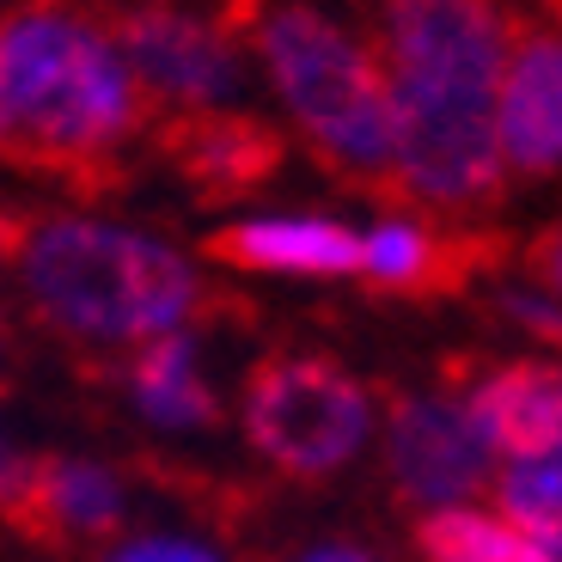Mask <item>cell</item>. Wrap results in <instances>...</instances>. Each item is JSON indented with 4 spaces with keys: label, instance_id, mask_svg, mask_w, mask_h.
Returning <instances> with one entry per match:
<instances>
[{
    "label": "cell",
    "instance_id": "obj_1",
    "mask_svg": "<svg viewBox=\"0 0 562 562\" xmlns=\"http://www.w3.org/2000/svg\"><path fill=\"white\" fill-rule=\"evenodd\" d=\"M502 0H373V61L392 99V178L409 209L471 214L502 196L495 74L507 61Z\"/></svg>",
    "mask_w": 562,
    "mask_h": 562
},
{
    "label": "cell",
    "instance_id": "obj_2",
    "mask_svg": "<svg viewBox=\"0 0 562 562\" xmlns=\"http://www.w3.org/2000/svg\"><path fill=\"white\" fill-rule=\"evenodd\" d=\"M154 116L147 92L99 19L61 0H31L0 19V128L7 159L99 190L111 154Z\"/></svg>",
    "mask_w": 562,
    "mask_h": 562
},
{
    "label": "cell",
    "instance_id": "obj_3",
    "mask_svg": "<svg viewBox=\"0 0 562 562\" xmlns=\"http://www.w3.org/2000/svg\"><path fill=\"white\" fill-rule=\"evenodd\" d=\"M0 251L19 263L37 318L92 349H147L159 337H183V324H196L209 306L196 263L92 214L0 221Z\"/></svg>",
    "mask_w": 562,
    "mask_h": 562
},
{
    "label": "cell",
    "instance_id": "obj_4",
    "mask_svg": "<svg viewBox=\"0 0 562 562\" xmlns=\"http://www.w3.org/2000/svg\"><path fill=\"white\" fill-rule=\"evenodd\" d=\"M257 61L276 86L281 111L300 123L312 154L342 178H392V99L385 74L355 31L324 19L318 7L281 0L245 19Z\"/></svg>",
    "mask_w": 562,
    "mask_h": 562
},
{
    "label": "cell",
    "instance_id": "obj_5",
    "mask_svg": "<svg viewBox=\"0 0 562 562\" xmlns=\"http://www.w3.org/2000/svg\"><path fill=\"white\" fill-rule=\"evenodd\" d=\"M245 440L294 483L349 471L373 440V392L324 355L257 361L239 397Z\"/></svg>",
    "mask_w": 562,
    "mask_h": 562
},
{
    "label": "cell",
    "instance_id": "obj_6",
    "mask_svg": "<svg viewBox=\"0 0 562 562\" xmlns=\"http://www.w3.org/2000/svg\"><path fill=\"white\" fill-rule=\"evenodd\" d=\"M104 37L147 92V104H171V111L196 116L221 111L245 86V56L239 37L202 13H183L178 0H116L104 19Z\"/></svg>",
    "mask_w": 562,
    "mask_h": 562
},
{
    "label": "cell",
    "instance_id": "obj_7",
    "mask_svg": "<svg viewBox=\"0 0 562 562\" xmlns=\"http://www.w3.org/2000/svg\"><path fill=\"white\" fill-rule=\"evenodd\" d=\"M385 471L409 507L447 514V507H477V495H490L495 459L483 452L459 397L428 392L397 397L385 409Z\"/></svg>",
    "mask_w": 562,
    "mask_h": 562
},
{
    "label": "cell",
    "instance_id": "obj_8",
    "mask_svg": "<svg viewBox=\"0 0 562 562\" xmlns=\"http://www.w3.org/2000/svg\"><path fill=\"white\" fill-rule=\"evenodd\" d=\"M495 147L507 178L562 171V31H514L495 74Z\"/></svg>",
    "mask_w": 562,
    "mask_h": 562
},
{
    "label": "cell",
    "instance_id": "obj_9",
    "mask_svg": "<svg viewBox=\"0 0 562 562\" xmlns=\"http://www.w3.org/2000/svg\"><path fill=\"white\" fill-rule=\"evenodd\" d=\"M459 404L495 464L562 459V361L550 355L490 367L471 380Z\"/></svg>",
    "mask_w": 562,
    "mask_h": 562
},
{
    "label": "cell",
    "instance_id": "obj_10",
    "mask_svg": "<svg viewBox=\"0 0 562 562\" xmlns=\"http://www.w3.org/2000/svg\"><path fill=\"white\" fill-rule=\"evenodd\" d=\"M202 251L226 269H257V276H306L337 281L361 276V233L337 214H257L209 233Z\"/></svg>",
    "mask_w": 562,
    "mask_h": 562
},
{
    "label": "cell",
    "instance_id": "obj_11",
    "mask_svg": "<svg viewBox=\"0 0 562 562\" xmlns=\"http://www.w3.org/2000/svg\"><path fill=\"white\" fill-rule=\"evenodd\" d=\"M159 147H166V159L196 183L209 202L245 196V190H257V183L281 166V135L263 116H245V111L166 116Z\"/></svg>",
    "mask_w": 562,
    "mask_h": 562
},
{
    "label": "cell",
    "instance_id": "obj_12",
    "mask_svg": "<svg viewBox=\"0 0 562 562\" xmlns=\"http://www.w3.org/2000/svg\"><path fill=\"white\" fill-rule=\"evenodd\" d=\"M123 483L92 459H31L25 464V490H19L13 514L19 532L43 538V544H99L123 526Z\"/></svg>",
    "mask_w": 562,
    "mask_h": 562
},
{
    "label": "cell",
    "instance_id": "obj_13",
    "mask_svg": "<svg viewBox=\"0 0 562 562\" xmlns=\"http://www.w3.org/2000/svg\"><path fill=\"white\" fill-rule=\"evenodd\" d=\"M464 245H452L435 221L385 214L361 233V281L380 294H447L464 281Z\"/></svg>",
    "mask_w": 562,
    "mask_h": 562
},
{
    "label": "cell",
    "instance_id": "obj_14",
    "mask_svg": "<svg viewBox=\"0 0 562 562\" xmlns=\"http://www.w3.org/2000/svg\"><path fill=\"white\" fill-rule=\"evenodd\" d=\"M128 397L159 428H214L221 422V397L202 380L196 342L190 337H159L147 349H135V361H128Z\"/></svg>",
    "mask_w": 562,
    "mask_h": 562
},
{
    "label": "cell",
    "instance_id": "obj_15",
    "mask_svg": "<svg viewBox=\"0 0 562 562\" xmlns=\"http://www.w3.org/2000/svg\"><path fill=\"white\" fill-rule=\"evenodd\" d=\"M416 550L428 562H562L520 538L502 514L490 507H447V514H422Z\"/></svg>",
    "mask_w": 562,
    "mask_h": 562
},
{
    "label": "cell",
    "instance_id": "obj_16",
    "mask_svg": "<svg viewBox=\"0 0 562 562\" xmlns=\"http://www.w3.org/2000/svg\"><path fill=\"white\" fill-rule=\"evenodd\" d=\"M490 514H502L520 538L562 557V459L532 464H495L490 477Z\"/></svg>",
    "mask_w": 562,
    "mask_h": 562
},
{
    "label": "cell",
    "instance_id": "obj_17",
    "mask_svg": "<svg viewBox=\"0 0 562 562\" xmlns=\"http://www.w3.org/2000/svg\"><path fill=\"white\" fill-rule=\"evenodd\" d=\"M495 306L507 312V324H520L526 337H538L544 349H562V306L538 288V281H526V288H502Z\"/></svg>",
    "mask_w": 562,
    "mask_h": 562
},
{
    "label": "cell",
    "instance_id": "obj_18",
    "mask_svg": "<svg viewBox=\"0 0 562 562\" xmlns=\"http://www.w3.org/2000/svg\"><path fill=\"white\" fill-rule=\"evenodd\" d=\"M104 562H221V557L202 544H183V538H135V544H116Z\"/></svg>",
    "mask_w": 562,
    "mask_h": 562
},
{
    "label": "cell",
    "instance_id": "obj_19",
    "mask_svg": "<svg viewBox=\"0 0 562 562\" xmlns=\"http://www.w3.org/2000/svg\"><path fill=\"white\" fill-rule=\"evenodd\" d=\"M526 263H532V281H538V288H544V294L562 306V221L532 245V257H526Z\"/></svg>",
    "mask_w": 562,
    "mask_h": 562
},
{
    "label": "cell",
    "instance_id": "obj_20",
    "mask_svg": "<svg viewBox=\"0 0 562 562\" xmlns=\"http://www.w3.org/2000/svg\"><path fill=\"white\" fill-rule=\"evenodd\" d=\"M25 464H31V459H19V452L0 440V514H13L19 490H25Z\"/></svg>",
    "mask_w": 562,
    "mask_h": 562
},
{
    "label": "cell",
    "instance_id": "obj_21",
    "mask_svg": "<svg viewBox=\"0 0 562 562\" xmlns=\"http://www.w3.org/2000/svg\"><path fill=\"white\" fill-rule=\"evenodd\" d=\"M294 562H380V557L361 550V544H312L306 557H294Z\"/></svg>",
    "mask_w": 562,
    "mask_h": 562
},
{
    "label": "cell",
    "instance_id": "obj_22",
    "mask_svg": "<svg viewBox=\"0 0 562 562\" xmlns=\"http://www.w3.org/2000/svg\"><path fill=\"white\" fill-rule=\"evenodd\" d=\"M0 159H7V128H0Z\"/></svg>",
    "mask_w": 562,
    "mask_h": 562
}]
</instances>
